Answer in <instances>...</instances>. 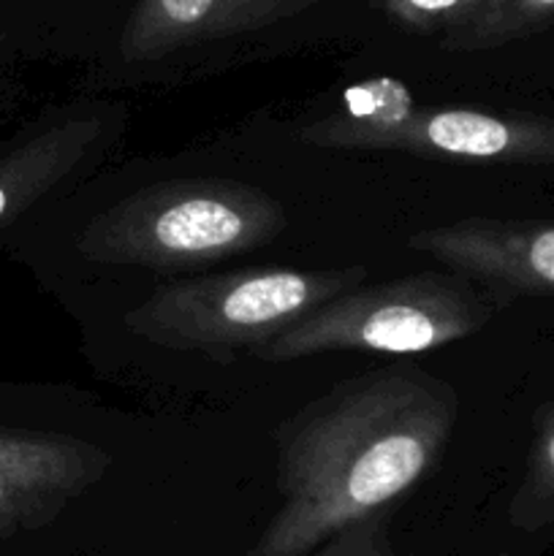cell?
Segmentation results:
<instances>
[{
	"label": "cell",
	"mask_w": 554,
	"mask_h": 556,
	"mask_svg": "<svg viewBox=\"0 0 554 556\" xmlns=\"http://www.w3.org/2000/svg\"><path fill=\"white\" fill-rule=\"evenodd\" d=\"M456 416V391L418 369L337 383L277 427L282 505L244 556H307L351 525L389 514L435 470Z\"/></svg>",
	"instance_id": "6da1fadb"
},
{
	"label": "cell",
	"mask_w": 554,
	"mask_h": 556,
	"mask_svg": "<svg viewBox=\"0 0 554 556\" xmlns=\"http://www.w3.org/2000/svg\"><path fill=\"white\" fill-rule=\"evenodd\" d=\"M286 226L280 201L255 185L172 179L136 190L92 217L76 250L96 264L177 269L264 248Z\"/></svg>",
	"instance_id": "7a4b0ae2"
},
{
	"label": "cell",
	"mask_w": 554,
	"mask_h": 556,
	"mask_svg": "<svg viewBox=\"0 0 554 556\" xmlns=\"http://www.w3.org/2000/svg\"><path fill=\"white\" fill-rule=\"evenodd\" d=\"M367 266L345 269H239L155 288L125 315V329L168 351L228 362L255 351L304 315L367 280Z\"/></svg>",
	"instance_id": "3957f363"
},
{
	"label": "cell",
	"mask_w": 554,
	"mask_h": 556,
	"mask_svg": "<svg viewBox=\"0 0 554 556\" xmlns=\"http://www.w3.org/2000/svg\"><path fill=\"white\" fill-rule=\"evenodd\" d=\"M494 313V296L465 275L418 271L378 286L353 288L304 315L253 353L261 362L275 364L335 351L411 356L467 340Z\"/></svg>",
	"instance_id": "277c9868"
},
{
	"label": "cell",
	"mask_w": 554,
	"mask_h": 556,
	"mask_svg": "<svg viewBox=\"0 0 554 556\" xmlns=\"http://www.w3.org/2000/svg\"><path fill=\"white\" fill-rule=\"evenodd\" d=\"M304 144L320 150H378L492 166L554 172V114L487 112V109H416L405 81L383 106L358 123L315 119Z\"/></svg>",
	"instance_id": "5b68a950"
},
{
	"label": "cell",
	"mask_w": 554,
	"mask_h": 556,
	"mask_svg": "<svg viewBox=\"0 0 554 556\" xmlns=\"http://www.w3.org/2000/svg\"><path fill=\"white\" fill-rule=\"evenodd\" d=\"M106 470L98 445L0 416V546L52 527Z\"/></svg>",
	"instance_id": "8992f818"
},
{
	"label": "cell",
	"mask_w": 554,
	"mask_h": 556,
	"mask_svg": "<svg viewBox=\"0 0 554 556\" xmlns=\"http://www.w3.org/2000/svg\"><path fill=\"white\" fill-rule=\"evenodd\" d=\"M413 250L505 296H554V217H465L424 228Z\"/></svg>",
	"instance_id": "52a82bcc"
},
{
	"label": "cell",
	"mask_w": 554,
	"mask_h": 556,
	"mask_svg": "<svg viewBox=\"0 0 554 556\" xmlns=\"http://www.w3.org/2000/svg\"><path fill=\"white\" fill-rule=\"evenodd\" d=\"M106 130L101 114L54 117L0 147V248L92 152Z\"/></svg>",
	"instance_id": "ba28073f"
},
{
	"label": "cell",
	"mask_w": 554,
	"mask_h": 556,
	"mask_svg": "<svg viewBox=\"0 0 554 556\" xmlns=\"http://www.w3.org/2000/svg\"><path fill=\"white\" fill-rule=\"evenodd\" d=\"M310 3L315 0H139L119 52L130 63H150L201 41L272 25Z\"/></svg>",
	"instance_id": "9c48e42d"
},
{
	"label": "cell",
	"mask_w": 554,
	"mask_h": 556,
	"mask_svg": "<svg viewBox=\"0 0 554 556\" xmlns=\"http://www.w3.org/2000/svg\"><path fill=\"white\" fill-rule=\"evenodd\" d=\"M511 521L530 532L554 527V402L536 416L525 478L511 500Z\"/></svg>",
	"instance_id": "30bf717a"
},
{
	"label": "cell",
	"mask_w": 554,
	"mask_h": 556,
	"mask_svg": "<svg viewBox=\"0 0 554 556\" xmlns=\"http://www.w3.org/2000/svg\"><path fill=\"white\" fill-rule=\"evenodd\" d=\"M483 0H383V11L411 30H454Z\"/></svg>",
	"instance_id": "8fae6325"
},
{
	"label": "cell",
	"mask_w": 554,
	"mask_h": 556,
	"mask_svg": "<svg viewBox=\"0 0 554 556\" xmlns=\"http://www.w3.org/2000/svg\"><path fill=\"white\" fill-rule=\"evenodd\" d=\"M307 556H402L391 543L389 514L369 516L320 543Z\"/></svg>",
	"instance_id": "7c38bea8"
}]
</instances>
